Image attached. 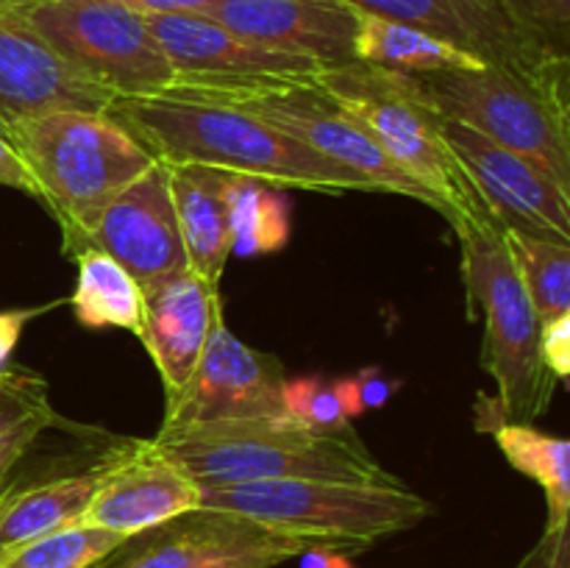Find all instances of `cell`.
Segmentation results:
<instances>
[{
  "instance_id": "1",
  "label": "cell",
  "mask_w": 570,
  "mask_h": 568,
  "mask_svg": "<svg viewBox=\"0 0 570 568\" xmlns=\"http://www.w3.org/2000/svg\"><path fill=\"white\" fill-rule=\"evenodd\" d=\"M106 115L120 123L154 159L167 165L217 167L282 189L328 195L379 193L360 173L220 100L181 92L115 98Z\"/></svg>"
},
{
  "instance_id": "2",
  "label": "cell",
  "mask_w": 570,
  "mask_h": 568,
  "mask_svg": "<svg viewBox=\"0 0 570 568\" xmlns=\"http://www.w3.org/2000/svg\"><path fill=\"white\" fill-rule=\"evenodd\" d=\"M200 488L282 479L395 484L354 427L317 432L289 418H245L167 429L154 438Z\"/></svg>"
},
{
  "instance_id": "3",
  "label": "cell",
  "mask_w": 570,
  "mask_h": 568,
  "mask_svg": "<svg viewBox=\"0 0 570 568\" xmlns=\"http://www.w3.org/2000/svg\"><path fill=\"white\" fill-rule=\"evenodd\" d=\"M462 248V282L468 310L484 329L482 365L495 382V399L479 395L476 429L488 432L499 421L532 423L554 399L557 379L540 354V323L510 254L501 226L490 215L454 223Z\"/></svg>"
},
{
  "instance_id": "4",
  "label": "cell",
  "mask_w": 570,
  "mask_h": 568,
  "mask_svg": "<svg viewBox=\"0 0 570 568\" xmlns=\"http://www.w3.org/2000/svg\"><path fill=\"white\" fill-rule=\"evenodd\" d=\"M417 78L443 120L518 150L570 189V61H507Z\"/></svg>"
},
{
  "instance_id": "5",
  "label": "cell",
  "mask_w": 570,
  "mask_h": 568,
  "mask_svg": "<svg viewBox=\"0 0 570 568\" xmlns=\"http://www.w3.org/2000/svg\"><path fill=\"white\" fill-rule=\"evenodd\" d=\"M315 84L332 95L404 176L421 184L454 226L465 217L490 215L456 161L445 120L429 100L421 78L367 61L321 67Z\"/></svg>"
},
{
  "instance_id": "6",
  "label": "cell",
  "mask_w": 570,
  "mask_h": 568,
  "mask_svg": "<svg viewBox=\"0 0 570 568\" xmlns=\"http://www.w3.org/2000/svg\"><path fill=\"white\" fill-rule=\"evenodd\" d=\"M6 137L31 170L42 206L59 223L61 245L87 232L156 161L106 111H45L17 123Z\"/></svg>"
},
{
  "instance_id": "7",
  "label": "cell",
  "mask_w": 570,
  "mask_h": 568,
  "mask_svg": "<svg viewBox=\"0 0 570 568\" xmlns=\"http://www.w3.org/2000/svg\"><path fill=\"white\" fill-rule=\"evenodd\" d=\"M200 507L237 512L278 532L362 551L432 516V505L404 482L362 484L334 479H282L200 488Z\"/></svg>"
},
{
  "instance_id": "8",
  "label": "cell",
  "mask_w": 570,
  "mask_h": 568,
  "mask_svg": "<svg viewBox=\"0 0 570 568\" xmlns=\"http://www.w3.org/2000/svg\"><path fill=\"white\" fill-rule=\"evenodd\" d=\"M167 92L195 95L237 106L276 131L315 154L365 176L379 193L406 195L440 212L438 200L399 170L365 134V128L315 84V78H245V81H217V78H176Z\"/></svg>"
},
{
  "instance_id": "9",
  "label": "cell",
  "mask_w": 570,
  "mask_h": 568,
  "mask_svg": "<svg viewBox=\"0 0 570 568\" xmlns=\"http://www.w3.org/2000/svg\"><path fill=\"white\" fill-rule=\"evenodd\" d=\"M22 14L56 53L111 98H154L176 84L148 17L122 0H45Z\"/></svg>"
},
{
  "instance_id": "10",
  "label": "cell",
  "mask_w": 570,
  "mask_h": 568,
  "mask_svg": "<svg viewBox=\"0 0 570 568\" xmlns=\"http://www.w3.org/2000/svg\"><path fill=\"white\" fill-rule=\"evenodd\" d=\"M312 540L278 532L237 512L195 507L161 527L128 538L104 568H276Z\"/></svg>"
},
{
  "instance_id": "11",
  "label": "cell",
  "mask_w": 570,
  "mask_h": 568,
  "mask_svg": "<svg viewBox=\"0 0 570 568\" xmlns=\"http://www.w3.org/2000/svg\"><path fill=\"white\" fill-rule=\"evenodd\" d=\"M445 139L501 228L570 243V189L538 161L454 120H445Z\"/></svg>"
},
{
  "instance_id": "12",
  "label": "cell",
  "mask_w": 570,
  "mask_h": 568,
  "mask_svg": "<svg viewBox=\"0 0 570 568\" xmlns=\"http://www.w3.org/2000/svg\"><path fill=\"white\" fill-rule=\"evenodd\" d=\"M284 379L282 362L234 337L220 315L189 384L176 399L165 401L159 432L209 421L284 418Z\"/></svg>"
},
{
  "instance_id": "13",
  "label": "cell",
  "mask_w": 570,
  "mask_h": 568,
  "mask_svg": "<svg viewBox=\"0 0 570 568\" xmlns=\"http://www.w3.org/2000/svg\"><path fill=\"white\" fill-rule=\"evenodd\" d=\"M87 248L111 256L137 278L139 287L187 271V251L178 232L165 161L156 159L150 170L122 189L87 232L65 245V254L72 259Z\"/></svg>"
},
{
  "instance_id": "14",
  "label": "cell",
  "mask_w": 570,
  "mask_h": 568,
  "mask_svg": "<svg viewBox=\"0 0 570 568\" xmlns=\"http://www.w3.org/2000/svg\"><path fill=\"white\" fill-rule=\"evenodd\" d=\"M200 507V484L154 440L106 454L104 477L76 527L137 538Z\"/></svg>"
},
{
  "instance_id": "15",
  "label": "cell",
  "mask_w": 570,
  "mask_h": 568,
  "mask_svg": "<svg viewBox=\"0 0 570 568\" xmlns=\"http://www.w3.org/2000/svg\"><path fill=\"white\" fill-rule=\"evenodd\" d=\"M111 100L56 53L22 11L0 6V131L56 109L106 111Z\"/></svg>"
},
{
  "instance_id": "16",
  "label": "cell",
  "mask_w": 570,
  "mask_h": 568,
  "mask_svg": "<svg viewBox=\"0 0 570 568\" xmlns=\"http://www.w3.org/2000/svg\"><path fill=\"white\" fill-rule=\"evenodd\" d=\"M204 14L250 42L321 67L356 61V6L348 0H217Z\"/></svg>"
},
{
  "instance_id": "17",
  "label": "cell",
  "mask_w": 570,
  "mask_h": 568,
  "mask_svg": "<svg viewBox=\"0 0 570 568\" xmlns=\"http://www.w3.org/2000/svg\"><path fill=\"white\" fill-rule=\"evenodd\" d=\"M220 315L217 287L189 267L142 287L139 340L159 371L165 401L176 399L189 384Z\"/></svg>"
},
{
  "instance_id": "18",
  "label": "cell",
  "mask_w": 570,
  "mask_h": 568,
  "mask_svg": "<svg viewBox=\"0 0 570 568\" xmlns=\"http://www.w3.org/2000/svg\"><path fill=\"white\" fill-rule=\"evenodd\" d=\"M178 78H315L321 65L239 37L206 14H145Z\"/></svg>"
},
{
  "instance_id": "19",
  "label": "cell",
  "mask_w": 570,
  "mask_h": 568,
  "mask_svg": "<svg viewBox=\"0 0 570 568\" xmlns=\"http://www.w3.org/2000/svg\"><path fill=\"white\" fill-rule=\"evenodd\" d=\"M348 3L449 39L451 45L479 56L488 65L549 59L515 31L499 0H348Z\"/></svg>"
},
{
  "instance_id": "20",
  "label": "cell",
  "mask_w": 570,
  "mask_h": 568,
  "mask_svg": "<svg viewBox=\"0 0 570 568\" xmlns=\"http://www.w3.org/2000/svg\"><path fill=\"white\" fill-rule=\"evenodd\" d=\"M165 167L189 271L217 287L232 256L226 206L232 173L206 165H167V161Z\"/></svg>"
},
{
  "instance_id": "21",
  "label": "cell",
  "mask_w": 570,
  "mask_h": 568,
  "mask_svg": "<svg viewBox=\"0 0 570 568\" xmlns=\"http://www.w3.org/2000/svg\"><path fill=\"white\" fill-rule=\"evenodd\" d=\"M106 457L92 468L9 488L0 493V560L31 540L76 527L104 477Z\"/></svg>"
},
{
  "instance_id": "22",
  "label": "cell",
  "mask_w": 570,
  "mask_h": 568,
  "mask_svg": "<svg viewBox=\"0 0 570 568\" xmlns=\"http://www.w3.org/2000/svg\"><path fill=\"white\" fill-rule=\"evenodd\" d=\"M354 59L390 70L426 76L443 70H476L488 65L479 56L456 48L449 39H440L410 22L390 20L373 11L356 9Z\"/></svg>"
},
{
  "instance_id": "23",
  "label": "cell",
  "mask_w": 570,
  "mask_h": 568,
  "mask_svg": "<svg viewBox=\"0 0 570 568\" xmlns=\"http://www.w3.org/2000/svg\"><path fill=\"white\" fill-rule=\"evenodd\" d=\"M493 434L501 454L510 460L515 471L534 479L546 493L549 521L546 535L568 532L570 518V443L566 438L543 432L534 423L523 421H499L488 429Z\"/></svg>"
},
{
  "instance_id": "24",
  "label": "cell",
  "mask_w": 570,
  "mask_h": 568,
  "mask_svg": "<svg viewBox=\"0 0 570 568\" xmlns=\"http://www.w3.org/2000/svg\"><path fill=\"white\" fill-rule=\"evenodd\" d=\"M78 265L72 287V315L87 329H126L137 334L142 326V287L104 251H81L72 256Z\"/></svg>"
},
{
  "instance_id": "25",
  "label": "cell",
  "mask_w": 570,
  "mask_h": 568,
  "mask_svg": "<svg viewBox=\"0 0 570 568\" xmlns=\"http://www.w3.org/2000/svg\"><path fill=\"white\" fill-rule=\"evenodd\" d=\"M59 423L50 404L48 382L26 368H3L0 373V493L31 445Z\"/></svg>"
},
{
  "instance_id": "26",
  "label": "cell",
  "mask_w": 570,
  "mask_h": 568,
  "mask_svg": "<svg viewBox=\"0 0 570 568\" xmlns=\"http://www.w3.org/2000/svg\"><path fill=\"white\" fill-rule=\"evenodd\" d=\"M228 237L232 254H271L289 239V200L282 187L250 176H228Z\"/></svg>"
},
{
  "instance_id": "27",
  "label": "cell",
  "mask_w": 570,
  "mask_h": 568,
  "mask_svg": "<svg viewBox=\"0 0 570 568\" xmlns=\"http://www.w3.org/2000/svg\"><path fill=\"white\" fill-rule=\"evenodd\" d=\"M512 267L538 312L540 323L570 315V243L501 228Z\"/></svg>"
},
{
  "instance_id": "28",
  "label": "cell",
  "mask_w": 570,
  "mask_h": 568,
  "mask_svg": "<svg viewBox=\"0 0 570 568\" xmlns=\"http://www.w3.org/2000/svg\"><path fill=\"white\" fill-rule=\"evenodd\" d=\"M126 538L89 527H67L31 540L0 560V568H98Z\"/></svg>"
},
{
  "instance_id": "29",
  "label": "cell",
  "mask_w": 570,
  "mask_h": 568,
  "mask_svg": "<svg viewBox=\"0 0 570 568\" xmlns=\"http://www.w3.org/2000/svg\"><path fill=\"white\" fill-rule=\"evenodd\" d=\"M499 6L538 53L570 61V0H499Z\"/></svg>"
},
{
  "instance_id": "30",
  "label": "cell",
  "mask_w": 570,
  "mask_h": 568,
  "mask_svg": "<svg viewBox=\"0 0 570 568\" xmlns=\"http://www.w3.org/2000/svg\"><path fill=\"white\" fill-rule=\"evenodd\" d=\"M282 412L289 421L317 429V432H340V429L354 427L343 412L334 384L323 376L284 379Z\"/></svg>"
},
{
  "instance_id": "31",
  "label": "cell",
  "mask_w": 570,
  "mask_h": 568,
  "mask_svg": "<svg viewBox=\"0 0 570 568\" xmlns=\"http://www.w3.org/2000/svg\"><path fill=\"white\" fill-rule=\"evenodd\" d=\"M540 354L557 382L568 384L570 379V315H560L543 323L540 329Z\"/></svg>"
},
{
  "instance_id": "32",
  "label": "cell",
  "mask_w": 570,
  "mask_h": 568,
  "mask_svg": "<svg viewBox=\"0 0 570 568\" xmlns=\"http://www.w3.org/2000/svg\"><path fill=\"white\" fill-rule=\"evenodd\" d=\"M0 184L11 189H20V193H26L28 198H37L39 204H42V193H39L31 170H28L22 156L17 154L14 145L9 143V137H6L3 131H0Z\"/></svg>"
},
{
  "instance_id": "33",
  "label": "cell",
  "mask_w": 570,
  "mask_h": 568,
  "mask_svg": "<svg viewBox=\"0 0 570 568\" xmlns=\"http://www.w3.org/2000/svg\"><path fill=\"white\" fill-rule=\"evenodd\" d=\"M356 388H360V399L365 410H376V407H384L390 399H393L399 382L387 376L382 368H362L360 373H354Z\"/></svg>"
},
{
  "instance_id": "34",
  "label": "cell",
  "mask_w": 570,
  "mask_h": 568,
  "mask_svg": "<svg viewBox=\"0 0 570 568\" xmlns=\"http://www.w3.org/2000/svg\"><path fill=\"white\" fill-rule=\"evenodd\" d=\"M37 315H39V310L0 312V371L9 365V356H11V351H14L17 340H20L26 323Z\"/></svg>"
},
{
  "instance_id": "35",
  "label": "cell",
  "mask_w": 570,
  "mask_h": 568,
  "mask_svg": "<svg viewBox=\"0 0 570 568\" xmlns=\"http://www.w3.org/2000/svg\"><path fill=\"white\" fill-rule=\"evenodd\" d=\"M142 14H204L217 0H122Z\"/></svg>"
},
{
  "instance_id": "36",
  "label": "cell",
  "mask_w": 570,
  "mask_h": 568,
  "mask_svg": "<svg viewBox=\"0 0 570 568\" xmlns=\"http://www.w3.org/2000/svg\"><path fill=\"white\" fill-rule=\"evenodd\" d=\"M523 568H568V532L540 540V546L523 562Z\"/></svg>"
},
{
  "instance_id": "37",
  "label": "cell",
  "mask_w": 570,
  "mask_h": 568,
  "mask_svg": "<svg viewBox=\"0 0 570 568\" xmlns=\"http://www.w3.org/2000/svg\"><path fill=\"white\" fill-rule=\"evenodd\" d=\"M295 560H298V568H356L351 551L334 549V546H309Z\"/></svg>"
},
{
  "instance_id": "38",
  "label": "cell",
  "mask_w": 570,
  "mask_h": 568,
  "mask_svg": "<svg viewBox=\"0 0 570 568\" xmlns=\"http://www.w3.org/2000/svg\"><path fill=\"white\" fill-rule=\"evenodd\" d=\"M332 384H334V393H337L340 404H343V412L348 415V421L360 418L362 412H365V407H362L356 379L354 376H340V379H332Z\"/></svg>"
},
{
  "instance_id": "39",
  "label": "cell",
  "mask_w": 570,
  "mask_h": 568,
  "mask_svg": "<svg viewBox=\"0 0 570 568\" xmlns=\"http://www.w3.org/2000/svg\"><path fill=\"white\" fill-rule=\"evenodd\" d=\"M37 3H45V0H0V6H3V9H17V11L31 9V6H37Z\"/></svg>"
},
{
  "instance_id": "40",
  "label": "cell",
  "mask_w": 570,
  "mask_h": 568,
  "mask_svg": "<svg viewBox=\"0 0 570 568\" xmlns=\"http://www.w3.org/2000/svg\"><path fill=\"white\" fill-rule=\"evenodd\" d=\"M0 373H3V371H0Z\"/></svg>"
}]
</instances>
